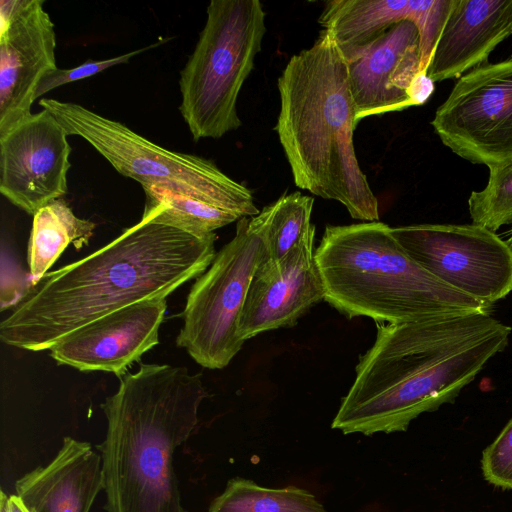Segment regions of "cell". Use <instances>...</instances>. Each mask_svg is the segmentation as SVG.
<instances>
[{"instance_id": "6da1fadb", "label": "cell", "mask_w": 512, "mask_h": 512, "mask_svg": "<svg viewBox=\"0 0 512 512\" xmlns=\"http://www.w3.org/2000/svg\"><path fill=\"white\" fill-rule=\"evenodd\" d=\"M216 234L196 236L142 215L116 239L28 283L0 323L11 347L49 350L70 332L139 301L167 298L212 263Z\"/></svg>"}, {"instance_id": "7a4b0ae2", "label": "cell", "mask_w": 512, "mask_h": 512, "mask_svg": "<svg viewBox=\"0 0 512 512\" xmlns=\"http://www.w3.org/2000/svg\"><path fill=\"white\" fill-rule=\"evenodd\" d=\"M511 331L491 313L376 323L331 427L367 436L406 431L421 414L452 403L506 348Z\"/></svg>"}, {"instance_id": "3957f363", "label": "cell", "mask_w": 512, "mask_h": 512, "mask_svg": "<svg viewBox=\"0 0 512 512\" xmlns=\"http://www.w3.org/2000/svg\"><path fill=\"white\" fill-rule=\"evenodd\" d=\"M207 397L202 374L182 366L140 364L119 377L117 391L101 404L106 512H186L174 453L194 431Z\"/></svg>"}, {"instance_id": "277c9868", "label": "cell", "mask_w": 512, "mask_h": 512, "mask_svg": "<svg viewBox=\"0 0 512 512\" xmlns=\"http://www.w3.org/2000/svg\"><path fill=\"white\" fill-rule=\"evenodd\" d=\"M277 85L275 130L295 185L340 202L353 219L379 221L377 198L354 149L358 122L346 61L328 31L290 58Z\"/></svg>"}, {"instance_id": "5b68a950", "label": "cell", "mask_w": 512, "mask_h": 512, "mask_svg": "<svg viewBox=\"0 0 512 512\" xmlns=\"http://www.w3.org/2000/svg\"><path fill=\"white\" fill-rule=\"evenodd\" d=\"M315 260L324 300L350 319L398 324L491 313L494 306L438 280L380 221L327 225Z\"/></svg>"}, {"instance_id": "8992f818", "label": "cell", "mask_w": 512, "mask_h": 512, "mask_svg": "<svg viewBox=\"0 0 512 512\" xmlns=\"http://www.w3.org/2000/svg\"><path fill=\"white\" fill-rule=\"evenodd\" d=\"M196 46L180 72V113L195 141L238 129L240 90L266 33L258 0H212Z\"/></svg>"}, {"instance_id": "52a82bcc", "label": "cell", "mask_w": 512, "mask_h": 512, "mask_svg": "<svg viewBox=\"0 0 512 512\" xmlns=\"http://www.w3.org/2000/svg\"><path fill=\"white\" fill-rule=\"evenodd\" d=\"M39 105L58 120L68 136L85 139L118 173L141 185L173 187L241 218L260 212L252 191L209 159L165 149L77 103L42 98Z\"/></svg>"}, {"instance_id": "ba28073f", "label": "cell", "mask_w": 512, "mask_h": 512, "mask_svg": "<svg viewBox=\"0 0 512 512\" xmlns=\"http://www.w3.org/2000/svg\"><path fill=\"white\" fill-rule=\"evenodd\" d=\"M266 260L265 246L250 224L237 221L234 237L194 281L182 312L176 344L207 369L226 367L245 343L237 333L251 279Z\"/></svg>"}, {"instance_id": "9c48e42d", "label": "cell", "mask_w": 512, "mask_h": 512, "mask_svg": "<svg viewBox=\"0 0 512 512\" xmlns=\"http://www.w3.org/2000/svg\"><path fill=\"white\" fill-rule=\"evenodd\" d=\"M406 253L446 285L494 305L512 292V249L475 224L391 227Z\"/></svg>"}, {"instance_id": "30bf717a", "label": "cell", "mask_w": 512, "mask_h": 512, "mask_svg": "<svg viewBox=\"0 0 512 512\" xmlns=\"http://www.w3.org/2000/svg\"><path fill=\"white\" fill-rule=\"evenodd\" d=\"M431 125L446 147L473 164L512 161V56L458 78Z\"/></svg>"}, {"instance_id": "8fae6325", "label": "cell", "mask_w": 512, "mask_h": 512, "mask_svg": "<svg viewBox=\"0 0 512 512\" xmlns=\"http://www.w3.org/2000/svg\"><path fill=\"white\" fill-rule=\"evenodd\" d=\"M357 122L423 105L434 82L422 69L416 25L394 24L346 62Z\"/></svg>"}, {"instance_id": "7c38bea8", "label": "cell", "mask_w": 512, "mask_h": 512, "mask_svg": "<svg viewBox=\"0 0 512 512\" xmlns=\"http://www.w3.org/2000/svg\"><path fill=\"white\" fill-rule=\"evenodd\" d=\"M68 134L47 110L32 113L0 135V192L34 215L68 191Z\"/></svg>"}, {"instance_id": "4fadbf2b", "label": "cell", "mask_w": 512, "mask_h": 512, "mask_svg": "<svg viewBox=\"0 0 512 512\" xmlns=\"http://www.w3.org/2000/svg\"><path fill=\"white\" fill-rule=\"evenodd\" d=\"M43 0H0V135L32 114L37 88L57 69Z\"/></svg>"}, {"instance_id": "5bb4252c", "label": "cell", "mask_w": 512, "mask_h": 512, "mask_svg": "<svg viewBox=\"0 0 512 512\" xmlns=\"http://www.w3.org/2000/svg\"><path fill=\"white\" fill-rule=\"evenodd\" d=\"M166 309V298L128 305L70 332L49 349V355L59 365L119 378L159 344Z\"/></svg>"}, {"instance_id": "9a60e30c", "label": "cell", "mask_w": 512, "mask_h": 512, "mask_svg": "<svg viewBox=\"0 0 512 512\" xmlns=\"http://www.w3.org/2000/svg\"><path fill=\"white\" fill-rule=\"evenodd\" d=\"M314 237L315 229L282 259L264 260L256 269L238 319L241 340L292 327L313 305L325 299Z\"/></svg>"}, {"instance_id": "2e32d148", "label": "cell", "mask_w": 512, "mask_h": 512, "mask_svg": "<svg viewBox=\"0 0 512 512\" xmlns=\"http://www.w3.org/2000/svg\"><path fill=\"white\" fill-rule=\"evenodd\" d=\"M511 35L512 0H454L426 74L433 82L460 78Z\"/></svg>"}, {"instance_id": "e0dca14e", "label": "cell", "mask_w": 512, "mask_h": 512, "mask_svg": "<svg viewBox=\"0 0 512 512\" xmlns=\"http://www.w3.org/2000/svg\"><path fill=\"white\" fill-rule=\"evenodd\" d=\"M101 490V455L69 436L52 461L15 482L16 495L30 512H89Z\"/></svg>"}, {"instance_id": "ac0fdd59", "label": "cell", "mask_w": 512, "mask_h": 512, "mask_svg": "<svg viewBox=\"0 0 512 512\" xmlns=\"http://www.w3.org/2000/svg\"><path fill=\"white\" fill-rule=\"evenodd\" d=\"M425 0H331L318 19L345 61L401 21H418Z\"/></svg>"}, {"instance_id": "d6986e66", "label": "cell", "mask_w": 512, "mask_h": 512, "mask_svg": "<svg viewBox=\"0 0 512 512\" xmlns=\"http://www.w3.org/2000/svg\"><path fill=\"white\" fill-rule=\"evenodd\" d=\"M95 228L94 222L77 217L61 198L40 208L33 215L28 242L29 283L43 277L69 244L77 250L88 245Z\"/></svg>"}, {"instance_id": "ffe728a7", "label": "cell", "mask_w": 512, "mask_h": 512, "mask_svg": "<svg viewBox=\"0 0 512 512\" xmlns=\"http://www.w3.org/2000/svg\"><path fill=\"white\" fill-rule=\"evenodd\" d=\"M141 186L145 194L142 215L196 236L209 235L242 219L234 212L173 187L152 184Z\"/></svg>"}, {"instance_id": "44dd1931", "label": "cell", "mask_w": 512, "mask_h": 512, "mask_svg": "<svg viewBox=\"0 0 512 512\" xmlns=\"http://www.w3.org/2000/svg\"><path fill=\"white\" fill-rule=\"evenodd\" d=\"M314 198L301 192L284 194L250 217L252 228L260 236L267 261H278L289 253L309 232Z\"/></svg>"}, {"instance_id": "7402d4cb", "label": "cell", "mask_w": 512, "mask_h": 512, "mask_svg": "<svg viewBox=\"0 0 512 512\" xmlns=\"http://www.w3.org/2000/svg\"><path fill=\"white\" fill-rule=\"evenodd\" d=\"M208 512H327L314 494L295 486L267 488L235 477L210 504Z\"/></svg>"}, {"instance_id": "603a6c76", "label": "cell", "mask_w": 512, "mask_h": 512, "mask_svg": "<svg viewBox=\"0 0 512 512\" xmlns=\"http://www.w3.org/2000/svg\"><path fill=\"white\" fill-rule=\"evenodd\" d=\"M472 224L495 232L512 223V161L489 168L486 186L468 199Z\"/></svg>"}, {"instance_id": "cb8c5ba5", "label": "cell", "mask_w": 512, "mask_h": 512, "mask_svg": "<svg viewBox=\"0 0 512 512\" xmlns=\"http://www.w3.org/2000/svg\"><path fill=\"white\" fill-rule=\"evenodd\" d=\"M481 469L488 483L503 490H512V419L484 449Z\"/></svg>"}, {"instance_id": "d4e9b609", "label": "cell", "mask_w": 512, "mask_h": 512, "mask_svg": "<svg viewBox=\"0 0 512 512\" xmlns=\"http://www.w3.org/2000/svg\"><path fill=\"white\" fill-rule=\"evenodd\" d=\"M166 41V40H165ZM165 41H158L152 45H149L144 48H140L129 53L119 55L113 58L104 59V60H88L74 68L71 69H60L57 68L49 73H47L44 78L41 80L37 92L36 99L40 96H43L45 93L58 88L64 84L74 82L77 80H82L88 77H91L95 74H98L104 71L107 68L112 66H116L119 64L127 63L132 57L150 49L161 45Z\"/></svg>"}, {"instance_id": "484cf974", "label": "cell", "mask_w": 512, "mask_h": 512, "mask_svg": "<svg viewBox=\"0 0 512 512\" xmlns=\"http://www.w3.org/2000/svg\"><path fill=\"white\" fill-rule=\"evenodd\" d=\"M0 512H30L18 495L0 494Z\"/></svg>"}, {"instance_id": "4316f807", "label": "cell", "mask_w": 512, "mask_h": 512, "mask_svg": "<svg viewBox=\"0 0 512 512\" xmlns=\"http://www.w3.org/2000/svg\"><path fill=\"white\" fill-rule=\"evenodd\" d=\"M506 242H507V244H508V245L511 247V249H512V228H511V230H510V232H509V237H508V239L506 240Z\"/></svg>"}, {"instance_id": "83f0119b", "label": "cell", "mask_w": 512, "mask_h": 512, "mask_svg": "<svg viewBox=\"0 0 512 512\" xmlns=\"http://www.w3.org/2000/svg\"><path fill=\"white\" fill-rule=\"evenodd\" d=\"M511 56H512V54H511Z\"/></svg>"}]
</instances>
